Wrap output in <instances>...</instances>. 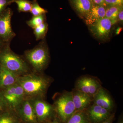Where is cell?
<instances>
[{"instance_id":"22","label":"cell","mask_w":123,"mask_h":123,"mask_svg":"<svg viewBox=\"0 0 123 123\" xmlns=\"http://www.w3.org/2000/svg\"><path fill=\"white\" fill-rule=\"evenodd\" d=\"M46 15L43 14L38 16H33L31 19L26 22L28 25L32 29H34L36 27L45 22Z\"/></svg>"},{"instance_id":"7","label":"cell","mask_w":123,"mask_h":123,"mask_svg":"<svg viewBox=\"0 0 123 123\" xmlns=\"http://www.w3.org/2000/svg\"><path fill=\"white\" fill-rule=\"evenodd\" d=\"M102 86L100 81L97 78L86 75L77 79L75 89L93 98Z\"/></svg>"},{"instance_id":"18","label":"cell","mask_w":123,"mask_h":123,"mask_svg":"<svg viewBox=\"0 0 123 123\" xmlns=\"http://www.w3.org/2000/svg\"><path fill=\"white\" fill-rule=\"evenodd\" d=\"M66 123H91L85 111H76Z\"/></svg>"},{"instance_id":"19","label":"cell","mask_w":123,"mask_h":123,"mask_svg":"<svg viewBox=\"0 0 123 123\" xmlns=\"http://www.w3.org/2000/svg\"><path fill=\"white\" fill-rule=\"evenodd\" d=\"M123 6H110L106 7L105 18H108L112 22V25L118 21V17L119 12Z\"/></svg>"},{"instance_id":"32","label":"cell","mask_w":123,"mask_h":123,"mask_svg":"<svg viewBox=\"0 0 123 123\" xmlns=\"http://www.w3.org/2000/svg\"><path fill=\"white\" fill-rule=\"evenodd\" d=\"M1 69H2V66H1V64L0 63V73L1 72Z\"/></svg>"},{"instance_id":"5","label":"cell","mask_w":123,"mask_h":123,"mask_svg":"<svg viewBox=\"0 0 123 123\" xmlns=\"http://www.w3.org/2000/svg\"><path fill=\"white\" fill-rule=\"evenodd\" d=\"M0 92L9 109L15 110L24 99V90L18 83L0 90Z\"/></svg>"},{"instance_id":"12","label":"cell","mask_w":123,"mask_h":123,"mask_svg":"<svg viewBox=\"0 0 123 123\" xmlns=\"http://www.w3.org/2000/svg\"><path fill=\"white\" fill-rule=\"evenodd\" d=\"M93 102L111 112L115 106L114 101L111 95L102 86L93 97Z\"/></svg>"},{"instance_id":"27","label":"cell","mask_w":123,"mask_h":123,"mask_svg":"<svg viewBox=\"0 0 123 123\" xmlns=\"http://www.w3.org/2000/svg\"><path fill=\"white\" fill-rule=\"evenodd\" d=\"M115 118L114 114H111L110 116L105 121L100 123H112Z\"/></svg>"},{"instance_id":"28","label":"cell","mask_w":123,"mask_h":123,"mask_svg":"<svg viewBox=\"0 0 123 123\" xmlns=\"http://www.w3.org/2000/svg\"><path fill=\"white\" fill-rule=\"evenodd\" d=\"M92 1L94 5L103 6L106 7L105 0H92Z\"/></svg>"},{"instance_id":"8","label":"cell","mask_w":123,"mask_h":123,"mask_svg":"<svg viewBox=\"0 0 123 123\" xmlns=\"http://www.w3.org/2000/svg\"><path fill=\"white\" fill-rule=\"evenodd\" d=\"M13 13L12 10L8 8L0 15V38L6 43H9L15 36L11 26Z\"/></svg>"},{"instance_id":"26","label":"cell","mask_w":123,"mask_h":123,"mask_svg":"<svg viewBox=\"0 0 123 123\" xmlns=\"http://www.w3.org/2000/svg\"><path fill=\"white\" fill-rule=\"evenodd\" d=\"M8 109V106L0 92V113Z\"/></svg>"},{"instance_id":"11","label":"cell","mask_w":123,"mask_h":123,"mask_svg":"<svg viewBox=\"0 0 123 123\" xmlns=\"http://www.w3.org/2000/svg\"><path fill=\"white\" fill-rule=\"evenodd\" d=\"M91 123H100L107 119L111 115V111L93 103L85 110Z\"/></svg>"},{"instance_id":"2","label":"cell","mask_w":123,"mask_h":123,"mask_svg":"<svg viewBox=\"0 0 123 123\" xmlns=\"http://www.w3.org/2000/svg\"><path fill=\"white\" fill-rule=\"evenodd\" d=\"M9 43H6L0 51V63L1 66L18 76L32 72L24 57L14 52Z\"/></svg>"},{"instance_id":"15","label":"cell","mask_w":123,"mask_h":123,"mask_svg":"<svg viewBox=\"0 0 123 123\" xmlns=\"http://www.w3.org/2000/svg\"><path fill=\"white\" fill-rule=\"evenodd\" d=\"M106 9L105 6L94 4L84 19L86 24L89 26L105 18Z\"/></svg>"},{"instance_id":"13","label":"cell","mask_w":123,"mask_h":123,"mask_svg":"<svg viewBox=\"0 0 123 123\" xmlns=\"http://www.w3.org/2000/svg\"><path fill=\"white\" fill-rule=\"evenodd\" d=\"M71 92L76 111H85L93 102V98L84 92L75 88Z\"/></svg>"},{"instance_id":"16","label":"cell","mask_w":123,"mask_h":123,"mask_svg":"<svg viewBox=\"0 0 123 123\" xmlns=\"http://www.w3.org/2000/svg\"><path fill=\"white\" fill-rule=\"evenodd\" d=\"M19 77L2 66L0 73V90L17 83Z\"/></svg>"},{"instance_id":"29","label":"cell","mask_w":123,"mask_h":123,"mask_svg":"<svg viewBox=\"0 0 123 123\" xmlns=\"http://www.w3.org/2000/svg\"><path fill=\"white\" fill-rule=\"evenodd\" d=\"M118 20L119 21L123 22V8L120 10L119 12L118 17Z\"/></svg>"},{"instance_id":"17","label":"cell","mask_w":123,"mask_h":123,"mask_svg":"<svg viewBox=\"0 0 123 123\" xmlns=\"http://www.w3.org/2000/svg\"><path fill=\"white\" fill-rule=\"evenodd\" d=\"M0 123H22L14 110L8 109L0 113Z\"/></svg>"},{"instance_id":"24","label":"cell","mask_w":123,"mask_h":123,"mask_svg":"<svg viewBox=\"0 0 123 123\" xmlns=\"http://www.w3.org/2000/svg\"><path fill=\"white\" fill-rule=\"evenodd\" d=\"M106 7L110 6H123V0H105Z\"/></svg>"},{"instance_id":"33","label":"cell","mask_w":123,"mask_h":123,"mask_svg":"<svg viewBox=\"0 0 123 123\" xmlns=\"http://www.w3.org/2000/svg\"><path fill=\"white\" fill-rule=\"evenodd\" d=\"M117 123H123V120H121V121H119Z\"/></svg>"},{"instance_id":"14","label":"cell","mask_w":123,"mask_h":123,"mask_svg":"<svg viewBox=\"0 0 123 123\" xmlns=\"http://www.w3.org/2000/svg\"><path fill=\"white\" fill-rule=\"evenodd\" d=\"M69 1L75 11L84 19L94 5L92 0H69Z\"/></svg>"},{"instance_id":"9","label":"cell","mask_w":123,"mask_h":123,"mask_svg":"<svg viewBox=\"0 0 123 123\" xmlns=\"http://www.w3.org/2000/svg\"><path fill=\"white\" fill-rule=\"evenodd\" d=\"M15 111L22 123H38L30 99H24Z\"/></svg>"},{"instance_id":"3","label":"cell","mask_w":123,"mask_h":123,"mask_svg":"<svg viewBox=\"0 0 123 123\" xmlns=\"http://www.w3.org/2000/svg\"><path fill=\"white\" fill-rule=\"evenodd\" d=\"M24 57L32 72L43 73L48 66L50 59L48 48L44 40L34 48L26 51Z\"/></svg>"},{"instance_id":"21","label":"cell","mask_w":123,"mask_h":123,"mask_svg":"<svg viewBox=\"0 0 123 123\" xmlns=\"http://www.w3.org/2000/svg\"><path fill=\"white\" fill-rule=\"evenodd\" d=\"M17 4L19 12H30L31 7V1L29 0H14Z\"/></svg>"},{"instance_id":"1","label":"cell","mask_w":123,"mask_h":123,"mask_svg":"<svg viewBox=\"0 0 123 123\" xmlns=\"http://www.w3.org/2000/svg\"><path fill=\"white\" fill-rule=\"evenodd\" d=\"M53 81L51 77L43 73L32 72L18 77L17 83L23 89L26 98L45 99L49 88Z\"/></svg>"},{"instance_id":"4","label":"cell","mask_w":123,"mask_h":123,"mask_svg":"<svg viewBox=\"0 0 123 123\" xmlns=\"http://www.w3.org/2000/svg\"><path fill=\"white\" fill-rule=\"evenodd\" d=\"M53 105L55 113L61 122L66 123L76 111L72 92L64 91L55 97Z\"/></svg>"},{"instance_id":"31","label":"cell","mask_w":123,"mask_h":123,"mask_svg":"<svg viewBox=\"0 0 123 123\" xmlns=\"http://www.w3.org/2000/svg\"><path fill=\"white\" fill-rule=\"evenodd\" d=\"M6 43H4L3 41L0 38V51L1 50V49L3 48L4 46Z\"/></svg>"},{"instance_id":"6","label":"cell","mask_w":123,"mask_h":123,"mask_svg":"<svg viewBox=\"0 0 123 123\" xmlns=\"http://www.w3.org/2000/svg\"><path fill=\"white\" fill-rule=\"evenodd\" d=\"M30 99L38 123H46L55 118V113L52 104L44 98H36Z\"/></svg>"},{"instance_id":"10","label":"cell","mask_w":123,"mask_h":123,"mask_svg":"<svg viewBox=\"0 0 123 123\" xmlns=\"http://www.w3.org/2000/svg\"><path fill=\"white\" fill-rule=\"evenodd\" d=\"M112 25L111 20L104 18L89 26V29L95 37L99 39H105L110 36Z\"/></svg>"},{"instance_id":"25","label":"cell","mask_w":123,"mask_h":123,"mask_svg":"<svg viewBox=\"0 0 123 123\" xmlns=\"http://www.w3.org/2000/svg\"><path fill=\"white\" fill-rule=\"evenodd\" d=\"M14 0H0V15L6 9L8 6L14 2Z\"/></svg>"},{"instance_id":"23","label":"cell","mask_w":123,"mask_h":123,"mask_svg":"<svg viewBox=\"0 0 123 123\" xmlns=\"http://www.w3.org/2000/svg\"><path fill=\"white\" fill-rule=\"evenodd\" d=\"M30 12L33 16H36L45 14L47 12V11L40 7L36 0H34L31 1V7Z\"/></svg>"},{"instance_id":"20","label":"cell","mask_w":123,"mask_h":123,"mask_svg":"<svg viewBox=\"0 0 123 123\" xmlns=\"http://www.w3.org/2000/svg\"><path fill=\"white\" fill-rule=\"evenodd\" d=\"M48 29V25L45 22L43 23L34 29V34L36 40L43 39L45 37Z\"/></svg>"},{"instance_id":"30","label":"cell","mask_w":123,"mask_h":123,"mask_svg":"<svg viewBox=\"0 0 123 123\" xmlns=\"http://www.w3.org/2000/svg\"><path fill=\"white\" fill-rule=\"evenodd\" d=\"M46 123H61V121L59 118L55 117Z\"/></svg>"}]
</instances>
